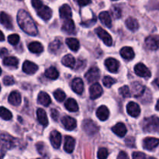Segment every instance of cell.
<instances>
[{
	"instance_id": "obj_1",
	"label": "cell",
	"mask_w": 159,
	"mask_h": 159,
	"mask_svg": "<svg viewBox=\"0 0 159 159\" xmlns=\"http://www.w3.org/2000/svg\"><path fill=\"white\" fill-rule=\"evenodd\" d=\"M17 22L20 27L29 35L36 36L38 33L37 27L34 20L24 9L19 10L17 14Z\"/></svg>"
},
{
	"instance_id": "obj_2",
	"label": "cell",
	"mask_w": 159,
	"mask_h": 159,
	"mask_svg": "<svg viewBox=\"0 0 159 159\" xmlns=\"http://www.w3.org/2000/svg\"><path fill=\"white\" fill-rule=\"evenodd\" d=\"M143 129L145 132H159V118L156 116H152L145 118L143 121Z\"/></svg>"
},
{
	"instance_id": "obj_3",
	"label": "cell",
	"mask_w": 159,
	"mask_h": 159,
	"mask_svg": "<svg viewBox=\"0 0 159 159\" xmlns=\"http://www.w3.org/2000/svg\"><path fill=\"white\" fill-rule=\"evenodd\" d=\"M13 138L8 134H2L1 135V151L2 158H3L4 152L7 149H10L13 146Z\"/></svg>"
},
{
	"instance_id": "obj_4",
	"label": "cell",
	"mask_w": 159,
	"mask_h": 159,
	"mask_svg": "<svg viewBox=\"0 0 159 159\" xmlns=\"http://www.w3.org/2000/svg\"><path fill=\"white\" fill-rule=\"evenodd\" d=\"M82 127H83V130H85V133L88 134L89 135H93L99 131L98 126L93 120L89 119L85 120L83 121Z\"/></svg>"
},
{
	"instance_id": "obj_5",
	"label": "cell",
	"mask_w": 159,
	"mask_h": 159,
	"mask_svg": "<svg viewBox=\"0 0 159 159\" xmlns=\"http://www.w3.org/2000/svg\"><path fill=\"white\" fill-rule=\"evenodd\" d=\"M96 33L98 35V37L103 41V43L106 45H107V46H111L113 44V40H112L111 36L105 30H103L101 27H98L96 29Z\"/></svg>"
},
{
	"instance_id": "obj_6",
	"label": "cell",
	"mask_w": 159,
	"mask_h": 159,
	"mask_svg": "<svg viewBox=\"0 0 159 159\" xmlns=\"http://www.w3.org/2000/svg\"><path fill=\"white\" fill-rule=\"evenodd\" d=\"M134 71L137 75L142 78H149L152 75L150 70L142 63H139L135 65Z\"/></svg>"
},
{
	"instance_id": "obj_7",
	"label": "cell",
	"mask_w": 159,
	"mask_h": 159,
	"mask_svg": "<svg viewBox=\"0 0 159 159\" xmlns=\"http://www.w3.org/2000/svg\"><path fill=\"white\" fill-rule=\"evenodd\" d=\"M99 76H100V74H99V70L98 69V68H96V67H92L87 71L85 77L89 82L92 83V82H96V81L99 80Z\"/></svg>"
},
{
	"instance_id": "obj_8",
	"label": "cell",
	"mask_w": 159,
	"mask_h": 159,
	"mask_svg": "<svg viewBox=\"0 0 159 159\" xmlns=\"http://www.w3.org/2000/svg\"><path fill=\"white\" fill-rule=\"evenodd\" d=\"M145 46L151 51H155L159 48V37L156 36H149L145 40Z\"/></svg>"
},
{
	"instance_id": "obj_9",
	"label": "cell",
	"mask_w": 159,
	"mask_h": 159,
	"mask_svg": "<svg viewBox=\"0 0 159 159\" xmlns=\"http://www.w3.org/2000/svg\"><path fill=\"white\" fill-rule=\"evenodd\" d=\"M159 144V139L156 138H146L143 141V146L144 149L148 151L154 150Z\"/></svg>"
},
{
	"instance_id": "obj_10",
	"label": "cell",
	"mask_w": 159,
	"mask_h": 159,
	"mask_svg": "<svg viewBox=\"0 0 159 159\" xmlns=\"http://www.w3.org/2000/svg\"><path fill=\"white\" fill-rule=\"evenodd\" d=\"M37 15L40 18L43 19V20H50L51 16H52V10H51V9H50L48 6H44V5H43L38 9H37Z\"/></svg>"
},
{
	"instance_id": "obj_11",
	"label": "cell",
	"mask_w": 159,
	"mask_h": 159,
	"mask_svg": "<svg viewBox=\"0 0 159 159\" xmlns=\"http://www.w3.org/2000/svg\"><path fill=\"white\" fill-rule=\"evenodd\" d=\"M105 65L109 71H110L112 73H116L118 69H119L120 64L118 62V61H116L115 58L109 57V58L106 59Z\"/></svg>"
},
{
	"instance_id": "obj_12",
	"label": "cell",
	"mask_w": 159,
	"mask_h": 159,
	"mask_svg": "<svg viewBox=\"0 0 159 159\" xmlns=\"http://www.w3.org/2000/svg\"><path fill=\"white\" fill-rule=\"evenodd\" d=\"M127 111L133 117H138L141 113V108L136 102H130L127 106Z\"/></svg>"
},
{
	"instance_id": "obj_13",
	"label": "cell",
	"mask_w": 159,
	"mask_h": 159,
	"mask_svg": "<svg viewBox=\"0 0 159 159\" xmlns=\"http://www.w3.org/2000/svg\"><path fill=\"white\" fill-rule=\"evenodd\" d=\"M102 94V89L99 83H94L89 88V95L92 99H96Z\"/></svg>"
},
{
	"instance_id": "obj_14",
	"label": "cell",
	"mask_w": 159,
	"mask_h": 159,
	"mask_svg": "<svg viewBox=\"0 0 159 159\" xmlns=\"http://www.w3.org/2000/svg\"><path fill=\"white\" fill-rule=\"evenodd\" d=\"M62 124H63L64 127L67 130H72L77 126V123L74 118L71 117L69 116H65L61 119Z\"/></svg>"
},
{
	"instance_id": "obj_15",
	"label": "cell",
	"mask_w": 159,
	"mask_h": 159,
	"mask_svg": "<svg viewBox=\"0 0 159 159\" xmlns=\"http://www.w3.org/2000/svg\"><path fill=\"white\" fill-rule=\"evenodd\" d=\"M50 140H51V144L54 148L57 149L60 148L61 144V135L57 130H53L50 135Z\"/></svg>"
},
{
	"instance_id": "obj_16",
	"label": "cell",
	"mask_w": 159,
	"mask_h": 159,
	"mask_svg": "<svg viewBox=\"0 0 159 159\" xmlns=\"http://www.w3.org/2000/svg\"><path fill=\"white\" fill-rule=\"evenodd\" d=\"M71 89L77 94H82L84 90V83L82 79H81L80 78H75L73 79L71 82Z\"/></svg>"
},
{
	"instance_id": "obj_17",
	"label": "cell",
	"mask_w": 159,
	"mask_h": 159,
	"mask_svg": "<svg viewBox=\"0 0 159 159\" xmlns=\"http://www.w3.org/2000/svg\"><path fill=\"white\" fill-rule=\"evenodd\" d=\"M131 89L132 94L135 97H140V96H142L144 93V90H145V87L138 82H134L132 83Z\"/></svg>"
},
{
	"instance_id": "obj_18",
	"label": "cell",
	"mask_w": 159,
	"mask_h": 159,
	"mask_svg": "<svg viewBox=\"0 0 159 159\" xmlns=\"http://www.w3.org/2000/svg\"><path fill=\"white\" fill-rule=\"evenodd\" d=\"M38 70V66L34 62L26 61L23 65V71L28 75H34Z\"/></svg>"
},
{
	"instance_id": "obj_19",
	"label": "cell",
	"mask_w": 159,
	"mask_h": 159,
	"mask_svg": "<svg viewBox=\"0 0 159 159\" xmlns=\"http://www.w3.org/2000/svg\"><path fill=\"white\" fill-rule=\"evenodd\" d=\"M59 14H60L61 18L65 20L71 19V16H72L71 7L67 4L63 5L62 6H61L60 9H59Z\"/></svg>"
},
{
	"instance_id": "obj_20",
	"label": "cell",
	"mask_w": 159,
	"mask_h": 159,
	"mask_svg": "<svg viewBox=\"0 0 159 159\" xmlns=\"http://www.w3.org/2000/svg\"><path fill=\"white\" fill-rule=\"evenodd\" d=\"M112 130L115 134L120 137V138L124 137L127 134V128L123 123H117L116 125L112 127Z\"/></svg>"
},
{
	"instance_id": "obj_21",
	"label": "cell",
	"mask_w": 159,
	"mask_h": 159,
	"mask_svg": "<svg viewBox=\"0 0 159 159\" xmlns=\"http://www.w3.org/2000/svg\"><path fill=\"white\" fill-rule=\"evenodd\" d=\"M96 116L100 120L105 121L108 119L110 116V111L106 106H101L96 110Z\"/></svg>"
},
{
	"instance_id": "obj_22",
	"label": "cell",
	"mask_w": 159,
	"mask_h": 159,
	"mask_svg": "<svg viewBox=\"0 0 159 159\" xmlns=\"http://www.w3.org/2000/svg\"><path fill=\"white\" fill-rule=\"evenodd\" d=\"M120 55L123 58L126 59V60H132L134 57L135 54L134 50L130 47H124L120 51Z\"/></svg>"
},
{
	"instance_id": "obj_23",
	"label": "cell",
	"mask_w": 159,
	"mask_h": 159,
	"mask_svg": "<svg viewBox=\"0 0 159 159\" xmlns=\"http://www.w3.org/2000/svg\"><path fill=\"white\" fill-rule=\"evenodd\" d=\"M75 144V141L74 138L70 136L65 137V144H64V148L65 152L68 153H71L74 151Z\"/></svg>"
},
{
	"instance_id": "obj_24",
	"label": "cell",
	"mask_w": 159,
	"mask_h": 159,
	"mask_svg": "<svg viewBox=\"0 0 159 159\" xmlns=\"http://www.w3.org/2000/svg\"><path fill=\"white\" fill-rule=\"evenodd\" d=\"M37 120H38L39 123L41 124L43 127H46L48 125V119L47 116V113L43 109L39 108L37 110Z\"/></svg>"
},
{
	"instance_id": "obj_25",
	"label": "cell",
	"mask_w": 159,
	"mask_h": 159,
	"mask_svg": "<svg viewBox=\"0 0 159 159\" xmlns=\"http://www.w3.org/2000/svg\"><path fill=\"white\" fill-rule=\"evenodd\" d=\"M99 18L100 20L101 23L103 25H105L107 27L110 28L112 26V20L111 17H110V13L107 11H104V12H102L99 13Z\"/></svg>"
},
{
	"instance_id": "obj_26",
	"label": "cell",
	"mask_w": 159,
	"mask_h": 159,
	"mask_svg": "<svg viewBox=\"0 0 159 159\" xmlns=\"http://www.w3.org/2000/svg\"><path fill=\"white\" fill-rule=\"evenodd\" d=\"M9 102L13 106H19L21 102V95L17 91H13L9 96Z\"/></svg>"
},
{
	"instance_id": "obj_27",
	"label": "cell",
	"mask_w": 159,
	"mask_h": 159,
	"mask_svg": "<svg viewBox=\"0 0 159 159\" xmlns=\"http://www.w3.org/2000/svg\"><path fill=\"white\" fill-rule=\"evenodd\" d=\"M75 26L74 21L71 19L65 20L63 26H62V30L65 33H67V34H73L75 32Z\"/></svg>"
},
{
	"instance_id": "obj_28",
	"label": "cell",
	"mask_w": 159,
	"mask_h": 159,
	"mask_svg": "<svg viewBox=\"0 0 159 159\" xmlns=\"http://www.w3.org/2000/svg\"><path fill=\"white\" fill-rule=\"evenodd\" d=\"M1 23L5 27L9 30L12 29V27H13L11 17L4 12H1Z\"/></svg>"
},
{
	"instance_id": "obj_29",
	"label": "cell",
	"mask_w": 159,
	"mask_h": 159,
	"mask_svg": "<svg viewBox=\"0 0 159 159\" xmlns=\"http://www.w3.org/2000/svg\"><path fill=\"white\" fill-rule=\"evenodd\" d=\"M28 48H29L30 52L34 53V54H40V53L43 52V45L38 41L31 42V43L28 45Z\"/></svg>"
},
{
	"instance_id": "obj_30",
	"label": "cell",
	"mask_w": 159,
	"mask_h": 159,
	"mask_svg": "<svg viewBox=\"0 0 159 159\" xmlns=\"http://www.w3.org/2000/svg\"><path fill=\"white\" fill-rule=\"evenodd\" d=\"M38 102L44 107H48L51 102V97L45 92H40L38 95Z\"/></svg>"
},
{
	"instance_id": "obj_31",
	"label": "cell",
	"mask_w": 159,
	"mask_h": 159,
	"mask_svg": "<svg viewBox=\"0 0 159 159\" xmlns=\"http://www.w3.org/2000/svg\"><path fill=\"white\" fill-rule=\"evenodd\" d=\"M65 107L70 112H77L79 110V106H78L77 102L71 98L67 99L65 103Z\"/></svg>"
},
{
	"instance_id": "obj_32",
	"label": "cell",
	"mask_w": 159,
	"mask_h": 159,
	"mask_svg": "<svg viewBox=\"0 0 159 159\" xmlns=\"http://www.w3.org/2000/svg\"><path fill=\"white\" fill-rule=\"evenodd\" d=\"M66 43L68 46V48L73 51H77L80 48V43L79 41L76 38L70 37V38L66 39Z\"/></svg>"
},
{
	"instance_id": "obj_33",
	"label": "cell",
	"mask_w": 159,
	"mask_h": 159,
	"mask_svg": "<svg viewBox=\"0 0 159 159\" xmlns=\"http://www.w3.org/2000/svg\"><path fill=\"white\" fill-rule=\"evenodd\" d=\"M125 23L127 27L131 31H136L138 29V27H139L138 20L134 18V17H129V18H127L126 20Z\"/></svg>"
},
{
	"instance_id": "obj_34",
	"label": "cell",
	"mask_w": 159,
	"mask_h": 159,
	"mask_svg": "<svg viewBox=\"0 0 159 159\" xmlns=\"http://www.w3.org/2000/svg\"><path fill=\"white\" fill-rule=\"evenodd\" d=\"M61 62L65 66L69 67V68H73L75 65V59L71 54H67L64 56Z\"/></svg>"
},
{
	"instance_id": "obj_35",
	"label": "cell",
	"mask_w": 159,
	"mask_h": 159,
	"mask_svg": "<svg viewBox=\"0 0 159 159\" xmlns=\"http://www.w3.org/2000/svg\"><path fill=\"white\" fill-rule=\"evenodd\" d=\"M44 75L47 78H48V79H52V80L57 79L59 76L58 71L56 69L55 67H53V66L50 67L49 68H48V69L45 71Z\"/></svg>"
},
{
	"instance_id": "obj_36",
	"label": "cell",
	"mask_w": 159,
	"mask_h": 159,
	"mask_svg": "<svg viewBox=\"0 0 159 159\" xmlns=\"http://www.w3.org/2000/svg\"><path fill=\"white\" fill-rule=\"evenodd\" d=\"M19 61L16 57L9 56V57H6L3 59V65H6V66L17 67Z\"/></svg>"
},
{
	"instance_id": "obj_37",
	"label": "cell",
	"mask_w": 159,
	"mask_h": 159,
	"mask_svg": "<svg viewBox=\"0 0 159 159\" xmlns=\"http://www.w3.org/2000/svg\"><path fill=\"white\" fill-rule=\"evenodd\" d=\"M62 48V43L60 39H56L49 44V50L51 52L56 53Z\"/></svg>"
},
{
	"instance_id": "obj_38",
	"label": "cell",
	"mask_w": 159,
	"mask_h": 159,
	"mask_svg": "<svg viewBox=\"0 0 159 159\" xmlns=\"http://www.w3.org/2000/svg\"><path fill=\"white\" fill-rule=\"evenodd\" d=\"M0 115L1 117L5 120H9L12 119V114L9 110L6 109L5 107H1V110H0Z\"/></svg>"
},
{
	"instance_id": "obj_39",
	"label": "cell",
	"mask_w": 159,
	"mask_h": 159,
	"mask_svg": "<svg viewBox=\"0 0 159 159\" xmlns=\"http://www.w3.org/2000/svg\"><path fill=\"white\" fill-rule=\"evenodd\" d=\"M54 96L56 100L58 101V102H62V101L65 100L66 95L61 89H57L54 93Z\"/></svg>"
},
{
	"instance_id": "obj_40",
	"label": "cell",
	"mask_w": 159,
	"mask_h": 159,
	"mask_svg": "<svg viewBox=\"0 0 159 159\" xmlns=\"http://www.w3.org/2000/svg\"><path fill=\"white\" fill-rule=\"evenodd\" d=\"M116 82V79H113V78L110 77V76H106L102 79V83L107 88H110L113 84H115Z\"/></svg>"
},
{
	"instance_id": "obj_41",
	"label": "cell",
	"mask_w": 159,
	"mask_h": 159,
	"mask_svg": "<svg viewBox=\"0 0 159 159\" xmlns=\"http://www.w3.org/2000/svg\"><path fill=\"white\" fill-rule=\"evenodd\" d=\"M20 36L16 34H11L8 37V41L10 44L12 45H16L19 43L20 41Z\"/></svg>"
},
{
	"instance_id": "obj_42",
	"label": "cell",
	"mask_w": 159,
	"mask_h": 159,
	"mask_svg": "<svg viewBox=\"0 0 159 159\" xmlns=\"http://www.w3.org/2000/svg\"><path fill=\"white\" fill-rule=\"evenodd\" d=\"M119 93L124 98L130 97V89H129V87L127 85H124V86H122L121 88H120Z\"/></svg>"
},
{
	"instance_id": "obj_43",
	"label": "cell",
	"mask_w": 159,
	"mask_h": 159,
	"mask_svg": "<svg viewBox=\"0 0 159 159\" xmlns=\"http://www.w3.org/2000/svg\"><path fill=\"white\" fill-rule=\"evenodd\" d=\"M109 155L108 150L105 148H101L99 149L97 154V157L99 159H107Z\"/></svg>"
},
{
	"instance_id": "obj_44",
	"label": "cell",
	"mask_w": 159,
	"mask_h": 159,
	"mask_svg": "<svg viewBox=\"0 0 159 159\" xmlns=\"http://www.w3.org/2000/svg\"><path fill=\"white\" fill-rule=\"evenodd\" d=\"M111 12L113 16L116 19H120L121 17V15H122V12H121L120 8L116 6H113V7L111 8Z\"/></svg>"
},
{
	"instance_id": "obj_45",
	"label": "cell",
	"mask_w": 159,
	"mask_h": 159,
	"mask_svg": "<svg viewBox=\"0 0 159 159\" xmlns=\"http://www.w3.org/2000/svg\"><path fill=\"white\" fill-rule=\"evenodd\" d=\"M2 82L5 85H13L15 81H14V79L12 77V76L7 75V76H5Z\"/></svg>"
},
{
	"instance_id": "obj_46",
	"label": "cell",
	"mask_w": 159,
	"mask_h": 159,
	"mask_svg": "<svg viewBox=\"0 0 159 159\" xmlns=\"http://www.w3.org/2000/svg\"><path fill=\"white\" fill-rule=\"evenodd\" d=\"M132 158L133 159H147L145 154L140 152H134L133 155H132Z\"/></svg>"
},
{
	"instance_id": "obj_47",
	"label": "cell",
	"mask_w": 159,
	"mask_h": 159,
	"mask_svg": "<svg viewBox=\"0 0 159 159\" xmlns=\"http://www.w3.org/2000/svg\"><path fill=\"white\" fill-rule=\"evenodd\" d=\"M31 3H32L33 7L36 9H38L39 8L43 6L41 0H31Z\"/></svg>"
},
{
	"instance_id": "obj_48",
	"label": "cell",
	"mask_w": 159,
	"mask_h": 159,
	"mask_svg": "<svg viewBox=\"0 0 159 159\" xmlns=\"http://www.w3.org/2000/svg\"><path fill=\"white\" fill-rule=\"evenodd\" d=\"M51 116L54 120H57V119H58V116H59L58 111H57V110H55V109H51Z\"/></svg>"
},
{
	"instance_id": "obj_49",
	"label": "cell",
	"mask_w": 159,
	"mask_h": 159,
	"mask_svg": "<svg viewBox=\"0 0 159 159\" xmlns=\"http://www.w3.org/2000/svg\"><path fill=\"white\" fill-rule=\"evenodd\" d=\"M37 148L40 155H44V144H43V143H38V144H37Z\"/></svg>"
},
{
	"instance_id": "obj_50",
	"label": "cell",
	"mask_w": 159,
	"mask_h": 159,
	"mask_svg": "<svg viewBox=\"0 0 159 159\" xmlns=\"http://www.w3.org/2000/svg\"><path fill=\"white\" fill-rule=\"evenodd\" d=\"M78 4L80 6H85L91 2V0H77Z\"/></svg>"
},
{
	"instance_id": "obj_51",
	"label": "cell",
	"mask_w": 159,
	"mask_h": 159,
	"mask_svg": "<svg viewBox=\"0 0 159 159\" xmlns=\"http://www.w3.org/2000/svg\"><path fill=\"white\" fill-rule=\"evenodd\" d=\"M117 159H129L128 155H127V153L124 152H120L119 155H118Z\"/></svg>"
},
{
	"instance_id": "obj_52",
	"label": "cell",
	"mask_w": 159,
	"mask_h": 159,
	"mask_svg": "<svg viewBox=\"0 0 159 159\" xmlns=\"http://www.w3.org/2000/svg\"><path fill=\"white\" fill-rule=\"evenodd\" d=\"M0 54H1V57H3V56L6 55L8 54V51L5 48H1V52H0Z\"/></svg>"
},
{
	"instance_id": "obj_53",
	"label": "cell",
	"mask_w": 159,
	"mask_h": 159,
	"mask_svg": "<svg viewBox=\"0 0 159 159\" xmlns=\"http://www.w3.org/2000/svg\"><path fill=\"white\" fill-rule=\"evenodd\" d=\"M154 83H155V85H156L157 86H158V88H159V79H155V82H154Z\"/></svg>"
},
{
	"instance_id": "obj_54",
	"label": "cell",
	"mask_w": 159,
	"mask_h": 159,
	"mask_svg": "<svg viewBox=\"0 0 159 159\" xmlns=\"http://www.w3.org/2000/svg\"><path fill=\"white\" fill-rule=\"evenodd\" d=\"M156 110L159 111V99L158 100V102H157V104H156Z\"/></svg>"
},
{
	"instance_id": "obj_55",
	"label": "cell",
	"mask_w": 159,
	"mask_h": 159,
	"mask_svg": "<svg viewBox=\"0 0 159 159\" xmlns=\"http://www.w3.org/2000/svg\"><path fill=\"white\" fill-rule=\"evenodd\" d=\"M1 34H2V38H1V41H3V40H4V34H3V33H2V32L1 33Z\"/></svg>"
},
{
	"instance_id": "obj_56",
	"label": "cell",
	"mask_w": 159,
	"mask_h": 159,
	"mask_svg": "<svg viewBox=\"0 0 159 159\" xmlns=\"http://www.w3.org/2000/svg\"><path fill=\"white\" fill-rule=\"evenodd\" d=\"M147 159H156V158H153V157H150V158H147Z\"/></svg>"
},
{
	"instance_id": "obj_57",
	"label": "cell",
	"mask_w": 159,
	"mask_h": 159,
	"mask_svg": "<svg viewBox=\"0 0 159 159\" xmlns=\"http://www.w3.org/2000/svg\"><path fill=\"white\" fill-rule=\"evenodd\" d=\"M113 1H116V0H113Z\"/></svg>"
},
{
	"instance_id": "obj_58",
	"label": "cell",
	"mask_w": 159,
	"mask_h": 159,
	"mask_svg": "<svg viewBox=\"0 0 159 159\" xmlns=\"http://www.w3.org/2000/svg\"><path fill=\"white\" fill-rule=\"evenodd\" d=\"M20 1H21V0H20Z\"/></svg>"
}]
</instances>
